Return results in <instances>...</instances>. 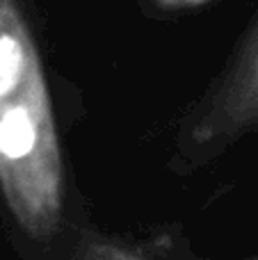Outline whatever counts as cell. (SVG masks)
I'll list each match as a JSON object with an SVG mask.
<instances>
[{
    "instance_id": "cell-1",
    "label": "cell",
    "mask_w": 258,
    "mask_h": 260,
    "mask_svg": "<svg viewBox=\"0 0 258 260\" xmlns=\"http://www.w3.org/2000/svg\"><path fill=\"white\" fill-rule=\"evenodd\" d=\"M0 217L23 260H64L89 217L69 180L55 99L18 0H0Z\"/></svg>"
},
{
    "instance_id": "cell-2",
    "label": "cell",
    "mask_w": 258,
    "mask_h": 260,
    "mask_svg": "<svg viewBox=\"0 0 258 260\" xmlns=\"http://www.w3.org/2000/svg\"><path fill=\"white\" fill-rule=\"evenodd\" d=\"M258 133V14L231 59L192 103L174 133L169 171L197 174Z\"/></svg>"
},
{
    "instance_id": "cell-3",
    "label": "cell",
    "mask_w": 258,
    "mask_h": 260,
    "mask_svg": "<svg viewBox=\"0 0 258 260\" xmlns=\"http://www.w3.org/2000/svg\"><path fill=\"white\" fill-rule=\"evenodd\" d=\"M64 260H160L149 242H135L101 229L87 217L78 226Z\"/></svg>"
},
{
    "instance_id": "cell-4",
    "label": "cell",
    "mask_w": 258,
    "mask_h": 260,
    "mask_svg": "<svg viewBox=\"0 0 258 260\" xmlns=\"http://www.w3.org/2000/svg\"><path fill=\"white\" fill-rule=\"evenodd\" d=\"M213 0H149V9L163 14V16H174L183 12H195Z\"/></svg>"
},
{
    "instance_id": "cell-5",
    "label": "cell",
    "mask_w": 258,
    "mask_h": 260,
    "mask_svg": "<svg viewBox=\"0 0 258 260\" xmlns=\"http://www.w3.org/2000/svg\"><path fill=\"white\" fill-rule=\"evenodd\" d=\"M151 244V249L155 251V256H158L160 260H201V258H195V256H190V253H185V251H181V249H167V244L163 242V240H155V242H149ZM247 260H258L256 258H247Z\"/></svg>"
}]
</instances>
